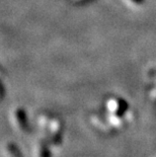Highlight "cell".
<instances>
[{"mask_svg": "<svg viewBox=\"0 0 156 157\" xmlns=\"http://www.w3.org/2000/svg\"><path fill=\"white\" fill-rule=\"evenodd\" d=\"M135 1H140V0H135Z\"/></svg>", "mask_w": 156, "mask_h": 157, "instance_id": "obj_1", "label": "cell"}]
</instances>
